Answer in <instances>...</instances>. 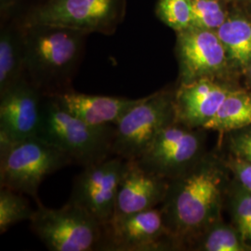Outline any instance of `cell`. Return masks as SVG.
I'll use <instances>...</instances> for the list:
<instances>
[{
  "label": "cell",
  "instance_id": "8fae6325",
  "mask_svg": "<svg viewBox=\"0 0 251 251\" xmlns=\"http://www.w3.org/2000/svg\"><path fill=\"white\" fill-rule=\"evenodd\" d=\"M125 159L114 155L83 169L74 179L68 201L93 216L101 225L114 217Z\"/></svg>",
  "mask_w": 251,
  "mask_h": 251
},
{
  "label": "cell",
  "instance_id": "277c9868",
  "mask_svg": "<svg viewBox=\"0 0 251 251\" xmlns=\"http://www.w3.org/2000/svg\"><path fill=\"white\" fill-rule=\"evenodd\" d=\"M72 165L53 145L39 137L0 146V187L14 190L41 204L38 188L47 176Z\"/></svg>",
  "mask_w": 251,
  "mask_h": 251
},
{
  "label": "cell",
  "instance_id": "e0dca14e",
  "mask_svg": "<svg viewBox=\"0 0 251 251\" xmlns=\"http://www.w3.org/2000/svg\"><path fill=\"white\" fill-rule=\"evenodd\" d=\"M225 47L233 75L238 78L251 63V16L232 5L228 18L216 31Z\"/></svg>",
  "mask_w": 251,
  "mask_h": 251
},
{
  "label": "cell",
  "instance_id": "7402d4cb",
  "mask_svg": "<svg viewBox=\"0 0 251 251\" xmlns=\"http://www.w3.org/2000/svg\"><path fill=\"white\" fill-rule=\"evenodd\" d=\"M192 26L217 31L228 18L232 9L230 0H192Z\"/></svg>",
  "mask_w": 251,
  "mask_h": 251
},
{
  "label": "cell",
  "instance_id": "cb8c5ba5",
  "mask_svg": "<svg viewBox=\"0 0 251 251\" xmlns=\"http://www.w3.org/2000/svg\"><path fill=\"white\" fill-rule=\"evenodd\" d=\"M227 134L230 154L251 162V125Z\"/></svg>",
  "mask_w": 251,
  "mask_h": 251
},
{
  "label": "cell",
  "instance_id": "ac0fdd59",
  "mask_svg": "<svg viewBox=\"0 0 251 251\" xmlns=\"http://www.w3.org/2000/svg\"><path fill=\"white\" fill-rule=\"evenodd\" d=\"M251 125V89L237 87L225 98L213 118L203 127L229 133Z\"/></svg>",
  "mask_w": 251,
  "mask_h": 251
},
{
  "label": "cell",
  "instance_id": "5bb4252c",
  "mask_svg": "<svg viewBox=\"0 0 251 251\" xmlns=\"http://www.w3.org/2000/svg\"><path fill=\"white\" fill-rule=\"evenodd\" d=\"M170 179L144 169L137 159L125 160L113 218L142 212L161 205Z\"/></svg>",
  "mask_w": 251,
  "mask_h": 251
},
{
  "label": "cell",
  "instance_id": "52a82bcc",
  "mask_svg": "<svg viewBox=\"0 0 251 251\" xmlns=\"http://www.w3.org/2000/svg\"><path fill=\"white\" fill-rule=\"evenodd\" d=\"M36 206L31 229L49 251H98L102 225L86 209L70 201L60 208Z\"/></svg>",
  "mask_w": 251,
  "mask_h": 251
},
{
  "label": "cell",
  "instance_id": "6da1fadb",
  "mask_svg": "<svg viewBox=\"0 0 251 251\" xmlns=\"http://www.w3.org/2000/svg\"><path fill=\"white\" fill-rule=\"evenodd\" d=\"M222 157L206 152L189 171L170 180L161 204L165 225L178 250H187L199 233L222 219L229 191Z\"/></svg>",
  "mask_w": 251,
  "mask_h": 251
},
{
  "label": "cell",
  "instance_id": "ba28073f",
  "mask_svg": "<svg viewBox=\"0 0 251 251\" xmlns=\"http://www.w3.org/2000/svg\"><path fill=\"white\" fill-rule=\"evenodd\" d=\"M206 132L176 121L164 128L137 160L146 171L175 179L206 154Z\"/></svg>",
  "mask_w": 251,
  "mask_h": 251
},
{
  "label": "cell",
  "instance_id": "2e32d148",
  "mask_svg": "<svg viewBox=\"0 0 251 251\" xmlns=\"http://www.w3.org/2000/svg\"><path fill=\"white\" fill-rule=\"evenodd\" d=\"M25 78V25L22 17L1 18L0 96Z\"/></svg>",
  "mask_w": 251,
  "mask_h": 251
},
{
  "label": "cell",
  "instance_id": "30bf717a",
  "mask_svg": "<svg viewBox=\"0 0 251 251\" xmlns=\"http://www.w3.org/2000/svg\"><path fill=\"white\" fill-rule=\"evenodd\" d=\"M98 251H177L169 233L161 208L113 218L102 225Z\"/></svg>",
  "mask_w": 251,
  "mask_h": 251
},
{
  "label": "cell",
  "instance_id": "4fadbf2b",
  "mask_svg": "<svg viewBox=\"0 0 251 251\" xmlns=\"http://www.w3.org/2000/svg\"><path fill=\"white\" fill-rule=\"evenodd\" d=\"M237 87L236 81L215 78L178 84L175 90L176 121L192 128H203Z\"/></svg>",
  "mask_w": 251,
  "mask_h": 251
},
{
  "label": "cell",
  "instance_id": "3957f363",
  "mask_svg": "<svg viewBox=\"0 0 251 251\" xmlns=\"http://www.w3.org/2000/svg\"><path fill=\"white\" fill-rule=\"evenodd\" d=\"M116 126L91 125L43 95L37 137L63 152L83 168L112 156Z\"/></svg>",
  "mask_w": 251,
  "mask_h": 251
},
{
  "label": "cell",
  "instance_id": "9c48e42d",
  "mask_svg": "<svg viewBox=\"0 0 251 251\" xmlns=\"http://www.w3.org/2000/svg\"><path fill=\"white\" fill-rule=\"evenodd\" d=\"M175 34L178 84L201 78L236 81L225 47L215 31L190 26Z\"/></svg>",
  "mask_w": 251,
  "mask_h": 251
},
{
  "label": "cell",
  "instance_id": "8992f818",
  "mask_svg": "<svg viewBox=\"0 0 251 251\" xmlns=\"http://www.w3.org/2000/svg\"><path fill=\"white\" fill-rule=\"evenodd\" d=\"M175 90L164 89L145 96L118 121L113 155L125 160L139 158L164 128L176 122Z\"/></svg>",
  "mask_w": 251,
  "mask_h": 251
},
{
  "label": "cell",
  "instance_id": "d6986e66",
  "mask_svg": "<svg viewBox=\"0 0 251 251\" xmlns=\"http://www.w3.org/2000/svg\"><path fill=\"white\" fill-rule=\"evenodd\" d=\"M187 250L198 251H251L233 225L220 219L189 244Z\"/></svg>",
  "mask_w": 251,
  "mask_h": 251
},
{
  "label": "cell",
  "instance_id": "5b68a950",
  "mask_svg": "<svg viewBox=\"0 0 251 251\" xmlns=\"http://www.w3.org/2000/svg\"><path fill=\"white\" fill-rule=\"evenodd\" d=\"M126 10V0H41L21 17L25 25H52L109 36L123 23Z\"/></svg>",
  "mask_w": 251,
  "mask_h": 251
},
{
  "label": "cell",
  "instance_id": "4316f807",
  "mask_svg": "<svg viewBox=\"0 0 251 251\" xmlns=\"http://www.w3.org/2000/svg\"><path fill=\"white\" fill-rule=\"evenodd\" d=\"M233 7L241 9L251 16V0H230Z\"/></svg>",
  "mask_w": 251,
  "mask_h": 251
},
{
  "label": "cell",
  "instance_id": "7c38bea8",
  "mask_svg": "<svg viewBox=\"0 0 251 251\" xmlns=\"http://www.w3.org/2000/svg\"><path fill=\"white\" fill-rule=\"evenodd\" d=\"M42 99L26 78L0 96V146L37 136Z\"/></svg>",
  "mask_w": 251,
  "mask_h": 251
},
{
  "label": "cell",
  "instance_id": "603a6c76",
  "mask_svg": "<svg viewBox=\"0 0 251 251\" xmlns=\"http://www.w3.org/2000/svg\"><path fill=\"white\" fill-rule=\"evenodd\" d=\"M154 11L156 17L175 33L192 26V0H157Z\"/></svg>",
  "mask_w": 251,
  "mask_h": 251
},
{
  "label": "cell",
  "instance_id": "d4e9b609",
  "mask_svg": "<svg viewBox=\"0 0 251 251\" xmlns=\"http://www.w3.org/2000/svg\"><path fill=\"white\" fill-rule=\"evenodd\" d=\"M224 162L229 172L233 174L234 180L251 193V162L231 154Z\"/></svg>",
  "mask_w": 251,
  "mask_h": 251
},
{
  "label": "cell",
  "instance_id": "ffe728a7",
  "mask_svg": "<svg viewBox=\"0 0 251 251\" xmlns=\"http://www.w3.org/2000/svg\"><path fill=\"white\" fill-rule=\"evenodd\" d=\"M24 194L11 189H0V234L24 221H30L35 210Z\"/></svg>",
  "mask_w": 251,
  "mask_h": 251
},
{
  "label": "cell",
  "instance_id": "7a4b0ae2",
  "mask_svg": "<svg viewBox=\"0 0 251 251\" xmlns=\"http://www.w3.org/2000/svg\"><path fill=\"white\" fill-rule=\"evenodd\" d=\"M89 34L52 25H25V78L43 95L73 90Z\"/></svg>",
  "mask_w": 251,
  "mask_h": 251
},
{
  "label": "cell",
  "instance_id": "44dd1931",
  "mask_svg": "<svg viewBox=\"0 0 251 251\" xmlns=\"http://www.w3.org/2000/svg\"><path fill=\"white\" fill-rule=\"evenodd\" d=\"M228 196L233 225L251 249V193L234 180L230 184Z\"/></svg>",
  "mask_w": 251,
  "mask_h": 251
},
{
  "label": "cell",
  "instance_id": "83f0119b",
  "mask_svg": "<svg viewBox=\"0 0 251 251\" xmlns=\"http://www.w3.org/2000/svg\"><path fill=\"white\" fill-rule=\"evenodd\" d=\"M243 77H244L245 82H246V86L251 89V63L248 66L246 72L244 73Z\"/></svg>",
  "mask_w": 251,
  "mask_h": 251
},
{
  "label": "cell",
  "instance_id": "484cf974",
  "mask_svg": "<svg viewBox=\"0 0 251 251\" xmlns=\"http://www.w3.org/2000/svg\"><path fill=\"white\" fill-rule=\"evenodd\" d=\"M22 1L23 0H0L1 18L16 16V11Z\"/></svg>",
  "mask_w": 251,
  "mask_h": 251
},
{
  "label": "cell",
  "instance_id": "9a60e30c",
  "mask_svg": "<svg viewBox=\"0 0 251 251\" xmlns=\"http://www.w3.org/2000/svg\"><path fill=\"white\" fill-rule=\"evenodd\" d=\"M50 96L68 113L96 126L117 125L131 108L143 100L90 95L74 90Z\"/></svg>",
  "mask_w": 251,
  "mask_h": 251
}]
</instances>
